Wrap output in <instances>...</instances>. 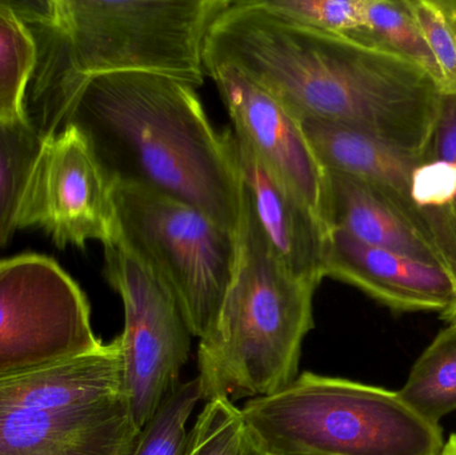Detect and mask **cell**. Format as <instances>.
Returning a JSON list of instances; mask_svg holds the SVG:
<instances>
[{"instance_id":"cell-1","label":"cell","mask_w":456,"mask_h":455,"mask_svg":"<svg viewBox=\"0 0 456 455\" xmlns=\"http://www.w3.org/2000/svg\"><path fill=\"white\" fill-rule=\"evenodd\" d=\"M208 67H235L295 119L345 126L423 157L442 93L406 59L297 23L262 0H226L203 50Z\"/></svg>"},{"instance_id":"cell-2","label":"cell","mask_w":456,"mask_h":455,"mask_svg":"<svg viewBox=\"0 0 456 455\" xmlns=\"http://www.w3.org/2000/svg\"><path fill=\"white\" fill-rule=\"evenodd\" d=\"M195 88L149 72L98 75L72 96L61 130L82 134L111 186L152 190L236 232L240 195L231 130H216Z\"/></svg>"},{"instance_id":"cell-3","label":"cell","mask_w":456,"mask_h":455,"mask_svg":"<svg viewBox=\"0 0 456 455\" xmlns=\"http://www.w3.org/2000/svg\"><path fill=\"white\" fill-rule=\"evenodd\" d=\"M34 35L26 117L47 139L80 85L98 75L149 72L202 85L206 37L226 0L10 2Z\"/></svg>"},{"instance_id":"cell-4","label":"cell","mask_w":456,"mask_h":455,"mask_svg":"<svg viewBox=\"0 0 456 455\" xmlns=\"http://www.w3.org/2000/svg\"><path fill=\"white\" fill-rule=\"evenodd\" d=\"M235 270L216 330L200 344L203 400L265 397L297 379L314 328L318 286L273 258L248 221L236 232Z\"/></svg>"},{"instance_id":"cell-5","label":"cell","mask_w":456,"mask_h":455,"mask_svg":"<svg viewBox=\"0 0 456 455\" xmlns=\"http://www.w3.org/2000/svg\"><path fill=\"white\" fill-rule=\"evenodd\" d=\"M241 411L273 455H439L444 446L441 427L398 392L314 373Z\"/></svg>"},{"instance_id":"cell-6","label":"cell","mask_w":456,"mask_h":455,"mask_svg":"<svg viewBox=\"0 0 456 455\" xmlns=\"http://www.w3.org/2000/svg\"><path fill=\"white\" fill-rule=\"evenodd\" d=\"M119 240L175 294L192 336L216 330L235 270L236 232L192 206L131 184L112 186Z\"/></svg>"},{"instance_id":"cell-7","label":"cell","mask_w":456,"mask_h":455,"mask_svg":"<svg viewBox=\"0 0 456 455\" xmlns=\"http://www.w3.org/2000/svg\"><path fill=\"white\" fill-rule=\"evenodd\" d=\"M87 298L53 259L0 261V379L51 368L103 346Z\"/></svg>"},{"instance_id":"cell-8","label":"cell","mask_w":456,"mask_h":455,"mask_svg":"<svg viewBox=\"0 0 456 455\" xmlns=\"http://www.w3.org/2000/svg\"><path fill=\"white\" fill-rule=\"evenodd\" d=\"M104 274L122 298L123 378L139 432L181 385L192 333L167 283L120 243L104 246Z\"/></svg>"},{"instance_id":"cell-9","label":"cell","mask_w":456,"mask_h":455,"mask_svg":"<svg viewBox=\"0 0 456 455\" xmlns=\"http://www.w3.org/2000/svg\"><path fill=\"white\" fill-rule=\"evenodd\" d=\"M24 227L45 230L58 248L119 240L111 183L72 126L45 141L19 221Z\"/></svg>"},{"instance_id":"cell-10","label":"cell","mask_w":456,"mask_h":455,"mask_svg":"<svg viewBox=\"0 0 456 455\" xmlns=\"http://www.w3.org/2000/svg\"><path fill=\"white\" fill-rule=\"evenodd\" d=\"M206 72L216 83L235 135L327 224V171L302 123L235 67L221 64Z\"/></svg>"},{"instance_id":"cell-11","label":"cell","mask_w":456,"mask_h":455,"mask_svg":"<svg viewBox=\"0 0 456 455\" xmlns=\"http://www.w3.org/2000/svg\"><path fill=\"white\" fill-rule=\"evenodd\" d=\"M240 216L287 270L321 285L329 251L326 222L231 130Z\"/></svg>"},{"instance_id":"cell-12","label":"cell","mask_w":456,"mask_h":455,"mask_svg":"<svg viewBox=\"0 0 456 455\" xmlns=\"http://www.w3.org/2000/svg\"><path fill=\"white\" fill-rule=\"evenodd\" d=\"M324 275L363 291L393 312H436L456 304V278L444 267L374 248L330 230Z\"/></svg>"},{"instance_id":"cell-13","label":"cell","mask_w":456,"mask_h":455,"mask_svg":"<svg viewBox=\"0 0 456 455\" xmlns=\"http://www.w3.org/2000/svg\"><path fill=\"white\" fill-rule=\"evenodd\" d=\"M139 433L126 395L59 414L0 413V455H130Z\"/></svg>"},{"instance_id":"cell-14","label":"cell","mask_w":456,"mask_h":455,"mask_svg":"<svg viewBox=\"0 0 456 455\" xmlns=\"http://www.w3.org/2000/svg\"><path fill=\"white\" fill-rule=\"evenodd\" d=\"M326 171L330 230L450 272L433 240L385 192L348 174Z\"/></svg>"},{"instance_id":"cell-15","label":"cell","mask_w":456,"mask_h":455,"mask_svg":"<svg viewBox=\"0 0 456 455\" xmlns=\"http://www.w3.org/2000/svg\"><path fill=\"white\" fill-rule=\"evenodd\" d=\"M300 123L319 162L326 170L348 174L377 187L433 240L422 214L411 199L412 175L422 158L402 151L377 136L345 126L316 120Z\"/></svg>"},{"instance_id":"cell-16","label":"cell","mask_w":456,"mask_h":455,"mask_svg":"<svg viewBox=\"0 0 456 455\" xmlns=\"http://www.w3.org/2000/svg\"><path fill=\"white\" fill-rule=\"evenodd\" d=\"M402 400L420 417L439 425L456 410V325L442 330L412 366Z\"/></svg>"},{"instance_id":"cell-17","label":"cell","mask_w":456,"mask_h":455,"mask_svg":"<svg viewBox=\"0 0 456 455\" xmlns=\"http://www.w3.org/2000/svg\"><path fill=\"white\" fill-rule=\"evenodd\" d=\"M45 139L27 122L0 120V242L19 229L27 191Z\"/></svg>"},{"instance_id":"cell-18","label":"cell","mask_w":456,"mask_h":455,"mask_svg":"<svg viewBox=\"0 0 456 455\" xmlns=\"http://www.w3.org/2000/svg\"><path fill=\"white\" fill-rule=\"evenodd\" d=\"M351 39L406 59L433 77L441 90V72L407 0H369L366 27Z\"/></svg>"},{"instance_id":"cell-19","label":"cell","mask_w":456,"mask_h":455,"mask_svg":"<svg viewBox=\"0 0 456 455\" xmlns=\"http://www.w3.org/2000/svg\"><path fill=\"white\" fill-rule=\"evenodd\" d=\"M34 35L10 2H0V120L27 122V90L37 67Z\"/></svg>"},{"instance_id":"cell-20","label":"cell","mask_w":456,"mask_h":455,"mask_svg":"<svg viewBox=\"0 0 456 455\" xmlns=\"http://www.w3.org/2000/svg\"><path fill=\"white\" fill-rule=\"evenodd\" d=\"M187 455H273L255 435L241 409L224 397L206 401L189 433Z\"/></svg>"},{"instance_id":"cell-21","label":"cell","mask_w":456,"mask_h":455,"mask_svg":"<svg viewBox=\"0 0 456 455\" xmlns=\"http://www.w3.org/2000/svg\"><path fill=\"white\" fill-rule=\"evenodd\" d=\"M203 400L200 378L181 382L136 438L130 455H187V421Z\"/></svg>"},{"instance_id":"cell-22","label":"cell","mask_w":456,"mask_h":455,"mask_svg":"<svg viewBox=\"0 0 456 455\" xmlns=\"http://www.w3.org/2000/svg\"><path fill=\"white\" fill-rule=\"evenodd\" d=\"M441 72L442 95L456 96V2L407 0Z\"/></svg>"},{"instance_id":"cell-23","label":"cell","mask_w":456,"mask_h":455,"mask_svg":"<svg viewBox=\"0 0 456 455\" xmlns=\"http://www.w3.org/2000/svg\"><path fill=\"white\" fill-rule=\"evenodd\" d=\"M273 12L322 31L354 37L366 27L369 0H262Z\"/></svg>"},{"instance_id":"cell-24","label":"cell","mask_w":456,"mask_h":455,"mask_svg":"<svg viewBox=\"0 0 456 455\" xmlns=\"http://www.w3.org/2000/svg\"><path fill=\"white\" fill-rule=\"evenodd\" d=\"M439 455H456V435H452L449 443H444V451Z\"/></svg>"},{"instance_id":"cell-25","label":"cell","mask_w":456,"mask_h":455,"mask_svg":"<svg viewBox=\"0 0 456 455\" xmlns=\"http://www.w3.org/2000/svg\"><path fill=\"white\" fill-rule=\"evenodd\" d=\"M444 320H446L447 322L450 323V325H456V304H455V306L452 307V310H450L449 313H447V314H444Z\"/></svg>"},{"instance_id":"cell-26","label":"cell","mask_w":456,"mask_h":455,"mask_svg":"<svg viewBox=\"0 0 456 455\" xmlns=\"http://www.w3.org/2000/svg\"><path fill=\"white\" fill-rule=\"evenodd\" d=\"M0 248H3L2 242H0Z\"/></svg>"}]
</instances>
